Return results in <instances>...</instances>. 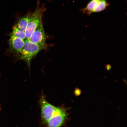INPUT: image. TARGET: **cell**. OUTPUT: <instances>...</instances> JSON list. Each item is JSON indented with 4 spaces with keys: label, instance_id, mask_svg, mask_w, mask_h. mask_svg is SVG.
<instances>
[{
    "label": "cell",
    "instance_id": "6da1fadb",
    "mask_svg": "<svg viewBox=\"0 0 127 127\" xmlns=\"http://www.w3.org/2000/svg\"><path fill=\"white\" fill-rule=\"evenodd\" d=\"M39 0L37 3L34 11L31 13L29 21L25 31L26 39L29 40L32 33L42 21V16L46 8L44 4L40 6Z\"/></svg>",
    "mask_w": 127,
    "mask_h": 127
},
{
    "label": "cell",
    "instance_id": "7a4b0ae2",
    "mask_svg": "<svg viewBox=\"0 0 127 127\" xmlns=\"http://www.w3.org/2000/svg\"><path fill=\"white\" fill-rule=\"evenodd\" d=\"M24 46L20 59L26 63L30 69L32 59L42 49L39 46L26 38L24 40Z\"/></svg>",
    "mask_w": 127,
    "mask_h": 127
},
{
    "label": "cell",
    "instance_id": "3957f363",
    "mask_svg": "<svg viewBox=\"0 0 127 127\" xmlns=\"http://www.w3.org/2000/svg\"><path fill=\"white\" fill-rule=\"evenodd\" d=\"M67 109L63 106L57 107L56 109L47 123V127H60L67 119Z\"/></svg>",
    "mask_w": 127,
    "mask_h": 127
},
{
    "label": "cell",
    "instance_id": "277c9868",
    "mask_svg": "<svg viewBox=\"0 0 127 127\" xmlns=\"http://www.w3.org/2000/svg\"><path fill=\"white\" fill-rule=\"evenodd\" d=\"M39 103L42 123L46 124L54 113L57 107L49 103L42 92L39 99Z\"/></svg>",
    "mask_w": 127,
    "mask_h": 127
},
{
    "label": "cell",
    "instance_id": "5b68a950",
    "mask_svg": "<svg viewBox=\"0 0 127 127\" xmlns=\"http://www.w3.org/2000/svg\"><path fill=\"white\" fill-rule=\"evenodd\" d=\"M28 40L39 46L42 49H47L46 36L42 21L32 33Z\"/></svg>",
    "mask_w": 127,
    "mask_h": 127
},
{
    "label": "cell",
    "instance_id": "8992f818",
    "mask_svg": "<svg viewBox=\"0 0 127 127\" xmlns=\"http://www.w3.org/2000/svg\"><path fill=\"white\" fill-rule=\"evenodd\" d=\"M10 49L15 53L21 54L24 46V40L11 34L9 40Z\"/></svg>",
    "mask_w": 127,
    "mask_h": 127
},
{
    "label": "cell",
    "instance_id": "52a82bcc",
    "mask_svg": "<svg viewBox=\"0 0 127 127\" xmlns=\"http://www.w3.org/2000/svg\"><path fill=\"white\" fill-rule=\"evenodd\" d=\"M101 0H91L86 6L81 9L80 11L84 14L90 15L95 12L96 10L99 5Z\"/></svg>",
    "mask_w": 127,
    "mask_h": 127
},
{
    "label": "cell",
    "instance_id": "ba28073f",
    "mask_svg": "<svg viewBox=\"0 0 127 127\" xmlns=\"http://www.w3.org/2000/svg\"><path fill=\"white\" fill-rule=\"evenodd\" d=\"M31 13L29 12L21 17L16 25L19 29L25 32L29 21Z\"/></svg>",
    "mask_w": 127,
    "mask_h": 127
},
{
    "label": "cell",
    "instance_id": "9c48e42d",
    "mask_svg": "<svg viewBox=\"0 0 127 127\" xmlns=\"http://www.w3.org/2000/svg\"><path fill=\"white\" fill-rule=\"evenodd\" d=\"M12 34L24 40L26 38L25 32L19 29L16 25L13 27Z\"/></svg>",
    "mask_w": 127,
    "mask_h": 127
},
{
    "label": "cell",
    "instance_id": "30bf717a",
    "mask_svg": "<svg viewBox=\"0 0 127 127\" xmlns=\"http://www.w3.org/2000/svg\"><path fill=\"white\" fill-rule=\"evenodd\" d=\"M110 5L107 0H101L99 6L95 10V12L102 11Z\"/></svg>",
    "mask_w": 127,
    "mask_h": 127
},
{
    "label": "cell",
    "instance_id": "8fae6325",
    "mask_svg": "<svg viewBox=\"0 0 127 127\" xmlns=\"http://www.w3.org/2000/svg\"><path fill=\"white\" fill-rule=\"evenodd\" d=\"M74 92L76 96H79L81 94V91L79 88H76L75 89Z\"/></svg>",
    "mask_w": 127,
    "mask_h": 127
},
{
    "label": "cell",
    "instance_id": "7c38bea8",
    "mask_svg": "<svg viewBox=\"0 0 127 127\" xmlns=\"http://www.w3.org/2000/svg\"><path fill=\"white\" fill-rule=\"evenodd\" d=\"M111 66L109 64H106L105 66V68L106 69L107 71H109L110 70L111 68Z\"/></svg>",
    "mask_w": 127,
    "mask_h": 127
},
{
    "label": "cell",
    "instance_id": "4fadbf2b",
    "mask_svg": "<svg viewBox=\"0 0 127 127\" xmlns=\"http://www.w3.org/2000/svg\"></svg>",
    "mask_w": 127,
    "mask_h": 127
},
{
    "label": "cell",
    "instance_id": "5bb4252c",
    "mask_svg": "<svg viewBox=\"0 0 127 127\" xmlns=\"http://www.w3.org/2000/svg\"></svg>",
    "mask_w": 127,
    "mask_h": 127
}]
</instances>
